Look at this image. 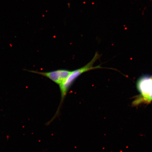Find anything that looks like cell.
I'll use <instances>...</instances> for the list:
<instances>
[{"mask_svg":"<svg viewBox=\"0 0 152 152\" xmlns=\"http://www.w3.org/2000/svg\"><path fill=\"white\" fill-rule=\"evenodd\" d=\"M100 57V55L97 52H96L94 58L90 62H88L86 65L83 66L82 67L74 70L73 71H72L71 74L66 79V80L61 84L59 85L61 93V100L59 107L56 112V115L54 116V118H56V117L58 115V113L59 112L60 108L61 107L62 104L67 94L68 91H69V89L76 80L82 74L85 73V72L92 70L104 68L101 66L100 65L96 66H94V63L98 60Z\"/></svg>","mask_w":152,"mask_h":152,"instance_id":"6da1fadb","label":"cell"},{"mask_svg":"<svg viewBox=\"0 0 152 152\" xmlns=\"http://www.w3.org/2000/svg\"><path fill=\"white\" fill-rule=\"evenodd\" d=\"M137 88L140 93L133 102L134 106L149 104L152 102V76H142L136 82Z\"/></svg>","mask_w":152,"mask_h":152,"instance_id":"7a4b0ae2","label":"cell"},{"mask_svg":"<svg viewBox=\"0 0 152 152\" xmlns=\"http://www.w3.org/2000/svg\"><path fill=\"white\" fill-rule=\"evenodd\" d=\"M31 73L38 74L46 77L58 85L66 80L72 71L66 69H58L49 72H39L25 69Z\"/></svg>","mask_w":152,"mask_h":152,"instance_id":"3957f363","label":"cell"}]
</instances>
